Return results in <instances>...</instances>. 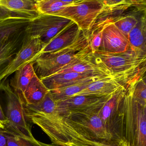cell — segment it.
<instances>
[{
    "mask_svg": "<svg viewBox=\"0 0 146 146\" xmlns=\"http://www.w3.org/2000/svg\"><path fill=\"white\" fill-rule=\"evenodd\" d=\"M135 83L127 90L110 122L115 119L120 121L117 123L122 128V140L129 146H146V105L134 98L133 90Z\"/></svg>",
    "mask_w": 146,
    "mask_h": 146,
    "instance_id": "obj_1",
    "label": "cell"
},
{
    "mask_svg": "<svg viewBox=\"0 0 146 146\" xmlns=\"http://www.w3.org/2000/svg\"><path fill=\"white\" fill-rule=\"evenodd\" d=\"M92 52L87 37L82 31L74 42L51 53L41 54L34 62L40 79L53 74L73 61Z\"/></svg>",
    "mask_w": 146,
    "mask_h": 146,
    "instance_id": "obj_2",
    "label": "cell"
},
{
    "mask_svg": "<svg viewBox=\"0 0 146 146\" xmlns=\"http://www.w3.org/2000/svg\"><path fill=\"white\" fill-rule=\"evenodd\" d=\"M145 73L146 66L115 73L92 82L75 96L109 97L121 90L129 89L140 79L145 76Z\"/></svg>",
    "mask_w": 146,
    "mask_h": 146,
    "instance_id": "obj_3",
    "label": "cell"
},
{
    "mask_svg": "<svg viewBox=\"0 0 146 146\" xmlns=\"http://www.w3.org/2000/svg\"><path fill=\"white\" fill-rule=\"evenodd\" d=\"M103 106L62 116L85 138L101 141H110L116 138L113 137L100 117V111Z\"/></svg>",
    "mask_w": 146,
    "mask_h": 146,
    "instance_id": "obj_4",
    "label": "cell"
},
{
    "mask_svg": "<svg viewBox=\"0 0 146 146\" xmlns=\"http://www.w3.org/2000/svg\"><path fill=\"white\" fill-rule=\"evenodd\" d=\"M104 13L103 6L97 0H83L72 3L55 15L72 21L83 31L91 29Z\"/></svg>",
    "mask_w": 146,
    "mask_h": 146,
    "instance_id": "obj_5",
    "label": "cell"
},
{
    "mask_svg": "<svg viewBox=\"0 0 146 146\" xmlns=\"http://www.w3.org/2000/svg\"><path fill=\"white\" fill-rule=\"evenodd\" d=\"M1 90L5 92L7 101L6 117L8 123L4 128L19 135L33 136L27 122L25 102L22 96L13 90L9 81L1 85Z\"/></svg>",
    "mask_w": 146,
    "mask_h": 146,
    "instance_id": "obj_6",
    "label": "cell"
},
{
    "mask_svg": "<svg viewBox=\"0 0 146 146\" xmlns=\"http://www.w3.org/2000/svg\"><path fill=\"white\" fill-rule=\"evenodd\" d=\"M46 44L37 37L26 34L20 48L14 59L7 67L0 72V86L6 82L9 76L20 68L35 60L42 54Z\"/></svg>",
    "mask_w": 146,
    "mask_h": 146,
    "instance_id": "obj_7",
    "label": "cell"
},
{
    "mask_svg": "<svg viewBox=\"0 0 146 146\" xmlns=\"http://www.w3.org/2000/svg\"><path fill=\"white\" fill-rule=\"evenodd\" d=\"M73 23L66 18L40 14L29 23L25 29L26 34L39 38L46 44Z\"/></svg>",
    "mask_w": 146,
    "mask_h": 146,
    "instance_id": "obj_8",
    "label": "cell"
},
{
    "mask_svg": "<svg viewBox=\"0 0 146 146\" xmlns=\"http://www.w3.org/2000/svg\"><path fill=\"white\" fill-rule=\"evenodd\" d=\"M113 73L146 66V53L129 49L122 53H110L98 50L93 54Z\"/></svg>",
    "mask_w": 146,
    "mask_h": 146,
    "instance_id": "obj_9",
    "label": "cell"
},
{
    "mask_svg": "<svg viewBox=\"0 0 146 146\" xmlns=\"http://www.w3.org/2000/svg\"><path fill=\"white\" fill-rule=\"evenodd\" d=\"M130 49L127 37L115 25L112 18L105 19L99 50L110 53H122Z\"/></svg>",
    "mask_w": 146,
    "mask_h": 146,
    "instance_id": "obj_10",
    "label": "cell"
},
{
    "mask_svg": "<svg viewBox=\"0 0 146 146\" xmlns=\"http://www.w3.org/2000/svg\"><path fill=\"white\" fill-rule=\"evenodd\" d=\"M112 96L100 98L96 96L76 95L56 101V113L61 116H65L102 106Z\"/></svg>",
    "mask_w": 146,
    "mask_h": 146,
    "instance_id": "obj_11",
    "label": "cell"
},
{
    "mask_svg": "<svg viewBox=\"0 0 146 146\" xmlns=\"http://www.w3.org/2000/svg\"><path fill=\"white\" fill-rule=\"evenodd\" d=\"M25 30L0 39V72L12 61L21 47Z\"/></svg>",
    "mask_w": 146,
    "mask_h": 146,
    "instance_id": "obj_12",
    "label": "cell"
},
{
    "mask_svg": "<svg viewBox=\"0 0 146 146\" xmlns=\"http://www.w3.org/2000/svg\"><path fill=\"white\" fill-rule=\"evenodd\" d=\"M0 17V39L25 30L35 18L9 12L5 18Z\"/></svg>",
    "mask_w": 146,
    "mask_h": 146,
    "instance_id": "obj_13",
    "label": "cell"
},
{
    "mask_svg": "<svg viewBox=\"0 0 146 146\" xmlns=\"http://www.w3.org/2000/svg\"><path fill=\"white\" fill-rule=\"evenodd\" d=\"M82 31L76 24L73 23L46 44L42 54L54 52L72 44L79 38Z\"/></svg>",
    "mask_w": 146,
    "mask_h": 146,
    "instance_id": "obj_14",
    "label": "cell"
},
{
    "mask_svg": "<svg viewBox=\"0 0 146 146\" xmlns=\"http://www.w3.org/2000/svg\"><path fill=\"white\" fill-rule=\"evenodd\" d=\"M109 75H95L69 72L55 73L40 79L49 90L63 87L80 82L93 76Z\"/></svg>",
    "mask_w": 146,
    "mask_h": 146,
    "instance_id": "obj_15",
    "label": "cell"
},
{
    "mask_svg": "<svg viewBox=\"0 0 146 146\" xmlns=\"http://www.w3.org/2000/svg\"><path fill=\"white\" fill-rule=\"evenodd\" d=\"M61 133L65 139L73 140L86 146H129L124 141L119 139L101 141L85 138L74 129L68 123L63 124Z\"/></svg>",
    "mask_w": 146,
    "mask_h": 146,
    "instance_id": "obj_16",
    "label": "cell"
},
{
    "mask_svg": "<svg viewBox=\"0 0 146 146\" xmlns=\"http://www.w3.org/2000/svg\"><path fill=\"white\" fill-rule=\"evenodd\" d=\"M0 9L16 14L37 17L35 0H0Z\"/></svg>",
    "mask_w": 146,
    "mask_h": 146,
    "instance_id": "obj_17",
    "label": "cell"
},
{
    "mask_svg": "<svg viewBox=\"0 0 146 146\" xmlns=\"http://www.w3.org/2000/svg\"><path fill=\"white\" fill-rule=\"evenodd\" d=\"M49 92V90L36 73L26 88L22 98L26 104H37L44 99Z\"/></svg>",
    "mask_w": 146,
    "mask_h": 146,
    "instance_id": "obj_18",
    "label": "cell"
},
{
    "mask_svg": "<svg viewBox=\"0 0 146 146\" xmlns=\"http://www.w3.org/2000/svg\"><path fill=\"white\" fill-rule=\"evenodd\" d=\"M109 75H111L93 76L75 84L49 90L50 92L56 101H59L66 98L75 96L92 82Z\"/></svg>",
    "mask_w": 146,
    "mask_h": 146,
    "instance_id": "obj_19",
    "label": "cell"
},
{
    "mask_svg": "<svg viewBox=\"0 0 146 146\" xmlns=\"http://www.w3.org/2000/svg\"><path fill=\"white\" fill-rule=\"evenodd\" d=\"M34 62H31L23 66L15 72L13 80L10 86L17 94L23 96L28 85L36 74Z\"/></svg>",
    "mask_w": 146,
    "mask_h": 146,
    "instance_id": "obj_20",
    "label": "cell"
},
{
    "mask_svg": "<svg viewBox=\"0 0 146 146\" xmlns=\"http://www.w3.org/2000/svg\"><path fill=\"white\" fill-rule=\"evenodd\" d=\"M146 25L145 15L128 35L130 49L132 50L146 53Z\"/></svg>",
    "mask_w": 146,
    "mask_h": 146,
    "instance_id": "obj_21",
    "label": "cell"
},
{
    "mask_svg": "<svg viewBox=\"0 0 146 146\" xmlns=\"http://www.w3.org/2000/svg\"><path fill=\"white\" fill-rule=\"evenodd\" d=\"M128 89L121 90L112 95L105 102L101 109L100 113V117L106 127L111 120L117 112L124 95Z\"/></svg>",
    "mask_w": 146,
    "mask_h": 146,
    "instance_id": "obj_22",
    "label": "cell"
},
{
    "mask_svg": "<svg viewBox=\"0 0 146 146\" xmlns=\"http://www.w3.org/2000/svg\"><path fill=\"white\" fill-rule=\"evenodd\" d=\"M1 129L7 140V146H54L53 143L46 144L40 142L33 136L19 135L5 128Z\"/></svg>",
    "mask_w": 146,
    "mask_h": 146,
    "instance_id": "obj_23",
    "label": "cell"
},
{
    "mask_svg": "<svg viewBox=\"0 0 146 146\" xmlns=\"http://www.w3.org/2000/svg\"><path fill=\"white\" fill-rule=\"evenodd\" d=\"M25 108L27 110L32 112L53 114L56 113L57 102L51 94L49 91L40 103L35 105H28L25 104Z\"/></svg>",
    "mask_w": 146,
    "mask_h": 146,
    "instance_id": "obj_24",
    "label": "cell"
},
{
    "mask_svg": "<svg viewBox=\"0 0 146 146\" xmlns=\"http://www.w3.org/2000/svg\"><path fill=\"white\" fill-rule=\"evenodd\" d=\"M70 4L72 3L63 2L59 0H41L36 2V8L39 14L51 15H55Z\"/></svg>",
    "mask_w": 146,
    "mask_h": 146,
    "instance_id": "obj_25",
    "label": "cell"
},
{
    "mask_svg": "<svg viewBox=\"0 0 146 146\" xmlns=\"http://www.w3.org/2000/svg\"><path fill=\"white\" fill-rule=\"evenodd\" d=\"M101 3L104 13H110L126 10L133 3L131 0H97Z\"/></svg>",
    "mask_w": 146,
    "mask_h": 146,
    "instance_id": "obj_26",
    "label": "cell"
},
{
    "mask_svg": "<svg viewBox=\"0 0 146 146\" xmlns=\"http://www.w3.org/2000/svg\"><path fill=\"white\" fill-rule=\"evenodd\" d=\"M112 20L115 25L127 37L139 21L135 16L131 15L112 18Z\"/></svg>",
    "mask_w": 146,
    "mask_h": 146,
    "instance_id": "obj_27",
    "label": "cell"
},
{
    "mask_svg": "<svg viewBox=\"0 0 146 146\" xmlns=\"http://www.w3.org/2000/svg\"><path fill=\"white\" fill-rule=\"evenodd\" d=\"M135 99L141 104L146 105V85L145 76L137 82L133 90Z\"/></svg>",
    "mask_w": 146,
    "mask_h": 146,
    "instance_id": "obj_28",
    "label": "cell"
},
{
    "mask_svg": "<svg viewBox=\"0 0 146 146\" xmlns=\"http://www.w3.org/2000/svg\"><path fill=\"white\" fill-rule=\"evenodd\" d=\"M52 142L55 145L61 146H86L73 140L63 138L54 140Z\"/></svg>",
    "mask_w": 146,
    "mask_h": 146,
    "instance_id": "obj_29",
    "label": "cell"
},
{
    "mask_svg": "<svg viewBox=\"0 0 146 146\" xmlns=\"http://www.w3.org/2000/svg\"><path fill=\"white\" fill-rule=\"evenodd\" d=\"M0 122L4 126V127L7 125L8 123L7 118L6 116L4 115L3 111L1 104H0Z\"/></svg>",
    "mask_w": 146,
    "mask_h": 146,
    "instance_id": "obj_30",
    "label": "cell"
},
{
    "mask_svg": "<svg viewBox=\"0 0 146 146\" xmlns=\"http://www.w3.org/2000/svg\"><path fill=\"white\" fill-rule=\"evenodd\" d=\"M0 146H7V140L2 131L1 129L0 128Z\"/></svg>",
    "mask_w": 146,
    "mask_h": 146,
    "instance_id": "obj_31",
    "label": "cell"
},
{
    "mask_svg": "<svg viewBox=\"0 0 146 146\" xmlns=\"http://www.w3.org/2000/svg\"><path fill=\"white\" fill-rule=\"evenodd\" d=\"M59 1H61L63 2L67 3H73L81 1L83 0H59Z\"/></svg>",
    "mask_w": 146,
    "mask_h": 146,
    "instance_id": "obj_32",
    "label": "cell"
},
{
    "mask_svg": "<svg viewBox=\"0 0 146 146\" xmlns=\"http://www.w3.org/2000/svg\"><path fill=\"white\" fill-rule=\"evenodd\" d=\"M41 1V0H35V2H36L38 1Z\"/></svg>",
    "mask_w": 146,
    "mask_h": 146,
    "instance_id": "obj_33",
    "label": "cell"
},
{
    "mask_svg": "<svg viewBox=\"0 0 146 146\" xmlns=\"http://www.w3.org/2000/svg\"><path fill=\"white\" fill-rule=\"evenodd\" d=\"M55 146H61L57 145H55Z\"/></svg>",
    "mask_w": 146,
    "mask_h": 146,
    "instance_id": "obj_34",
    "label": "cell"
}]
</instances>
